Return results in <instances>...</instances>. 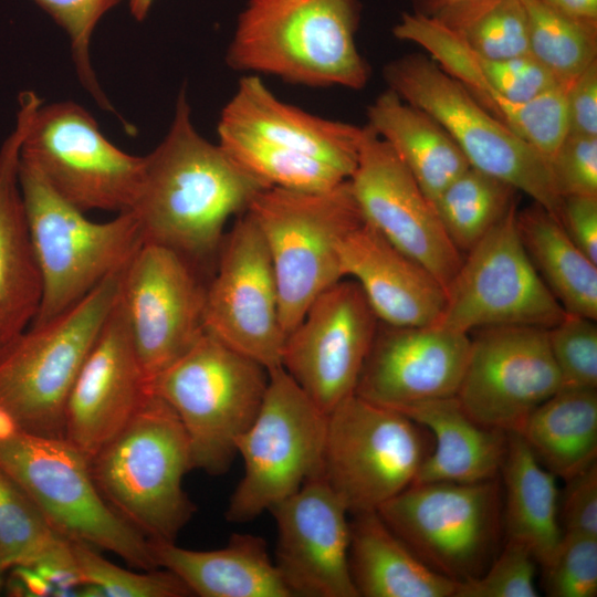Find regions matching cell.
Returning <instances> with one entry per match:
<instances>
[{
    "mask_svg": "<svg viewBox=\"0 0 597 597\" xmlns=\"http://www.w3.org/2000/svg\"><path fill=\"white\" fill-rule=\"evenodd\" d=\"M136 214L143 243L165 247L200 274L217 262L229 219L269 188L196 129L182 88L164 139L144 156Z\"/></svg>",
    "mask_w": 597,
    "mask_h": 597,
    "instance_id": "6da1fadb",
    "label": "cell"
},
{
    "mask_svg": "<svg viewBox=\"0 0 597 597\" xmlns=\"http://www.w3.org/2000/svg\"><path fill=\"white\" fill-rule=\"evenodd\" d=\"M359 17L358 0H249L226 62L290 84L362 90L369 67L356 44Z\"/></svg>",
    "mask_w": 597,
    "mask_h": 597,
    "instance_id": "7a4b0ae2",
    "label": "cell"
},
{
    "mask_svg": "<svg viewBox=\"0 0 597 597\" xmlns=\"http://www.w3.org/2000/svg\"><path fill=\"white\" fill-rule=\"evenodd\" d=\"M90 468L104 501L148 541L176 542L196 512L182 488L193 470L187 434L172 408L150 391Z\"/></svg>",
    "mask_w": 597,
    "mask_h": 597,
    "instance_id": "3957f363",
    "label": "cell"
},
{
    "mask_svg": "<svg viewBox=\"0 0 597 597\" xmlns=\"http://www.w3.org/2000/svg\"><path fill=\"white\" fill-rule=\"evenodd\" d=\"M19 184L42 280L41 304L31 324H40L69 310L124 269L143 238L134 211L105 222L92 221L21 158Z\"/></svg>",
    "mask_w": 597,
    "mask_h": 597,
    "instance_id": "277c9868",
    "label": "cell"
},
{
    "mask_svg": "<svg viewBox=\"0 0 597 597\" xmlns=\"http://www.w3.org/2000/svg\"><path fill=\"white\" fill-rule=\"evenodd\" d=\"M123 270L69 310L0 346V410L19 429L63 437L69 391L117 302Z\"/></svg>",
    "mask_w": 597,
    "mask_h": 597,
    "instance_id": "5b68a950",
    "label": "cell"
},
{
    "mask_svg": "<svg viewBox=\"0 0 597 597\" xmlns=\"http://www.w3.org/2000/svg\"><path fill=\"white\" fill-rule=\"evenodd\" d=\"M269 370L211 334L147 384L176 412L187 434L193 469L226 473L238 438L263 401Z\"/></svg>",
    "mask_w": 597,
    "mask_h": 597,
    "instance_id": "8992f818",
    "label": "cell"
},
{
    "mask_svg": "<svg viewBox=\"0 0 597 597\" xmlns=\"http://www.w3.org/2000/svg\"><path fill=\"white\" fill-rule=\"evenodd\" d=\"M268 248L287 336L312 302L344 279L338 245L364 221L348 179L318 192L269 187L245 210Z\"/></svg>",
    "mask_w": 597,
    "mask_h": 597,
    "instance_id": "52a82bcc",
    "label": "cell"
},
{
    "mask_svg": "<svg viewBox=\"0 0 597 597\" xmlns=\"http://www.w3.org/2000/svg\"><path fill=\"white\" fill-rule=\"evenodd\" d=\"M0 469L66 540L113 553L139 570L159 568L148 540L104 501L90 459L64 437L13 428L0 436Z\"/></svg>",
    "mask_w": 597,
    "mask_h": 597,
    "instance_id": "ba28073f",
    "label": "cell"
},
{
    "mask_svg": "<svg viewBox=\"0 0 597 597\" xmlns=\"http://www.w3.org/2000/svg\"><path fill=\"white\" fill-rule=\"evenodd\" d=\"M388 88L431 115L457 143L470 167L494 176L558 221L563 199L548 159L486 111L458 81L420 53L404 55L384 67Z\"/></svg>",
    "mask_w": 597,
    "mask_h": 597,
    "instance_id": "9c48e42d",
    "label": "cell"
},
{
    "mask_svg": "<svg viewBox=\"0 0 597 597\" xmlns=\"http://www.w3.org/2000/svg\"><path fill=\"white\" fill-rule=\"evenodd\" d=\"M327 415L282 367L269 370L261 407L238 438L244 473L226 519L247 523L322 475Z\"/></svg>",
    "mask_w": 597,
    "mask_h": 597,
    "instance_id": "30bf717a",
    "label": "cell"
},
{
    "mask_svg": "<svg viewBox=\"0 0 597 597\" xmlns=\"http://www.w3.org/2000/svg\"><path fill=\"white\" fill-rule=\"evenodd\" d=\"M502 500L499 478L413 483L377 513L428 567L462 583L481 576L499 553Z\"/></svg>",
    "mask_w": 597,
    "mask_h": 597,
    "instance_id": "8fae6325",
    "label": "cell"
},
{
    "mask_svg": "<svg viewBox=\"0 0 597 597\" xmlns=\"http://www.w3.org/2000/svg\"><path fill=\"white\" fill-rule=\"evenodd\" d=\"M432 448L427 428L354 394L327 415L322 478L348 513L377 511L413 483Z\"/></svg>",
    "mask_w": 597,
    "mask_h": 597,
    "instance_id": "7c38bea8",
    "label": "cell"
},
{
    "mask_svg": "<svg viewBox=\"0 0 597 597\" xmlns=\"http://www.w3.org/2000/svg\"><path fill=\"white\" fill-rule=\"evenodd\" d=\"M20 158L84 212L130 210L145 165L144 156L121 150L104 136L85 108L70 101L36 108Z\"/></svg>",
    "mask_w": 597,
    "mask_h": 597,
    "instance_id": "4fadbf2b",
    "label": "cell"
},
{
    "mask_svg": "<svg viewBox=\"0 0 597 597\" xmlns=\"http://www.w3.org/2000/svg\"><path fill=\"white\" fill-rule=\"evenodd\" d=\"M516 206L467 255L446 290L438 325L469 334L525 325L549 328L566 312L530 261L516 229Z\"/></svg>",
    "mask_w": 597,
    "mask_h": 597,
    "instance_id": "5bb4252c",
    "label": "cell"
},
{
    "mask_svg": "<svg viewBox=\"0 0 597 597\" xmlns=\"http://www.w3.org/2000/svg\"><path fill=\"white\" fill-rule=\"evenodd\" d=\"M182 256L143 243L122 272L119 303L147 384L205 331L206 286Z\"/></svg>",
    "mask_w": 597,
    "mask_h": 597,
    "instance_id": "9a60e30c",
    "label": "cell"
},
{
    "mask_svg": "<svg viewBox=\"0 0 597 597\" xmlns=\"http://www.w3.org/2000/svg\"><path fill=\"white\" fill-rule=\"evenodd\" d=\"M205 331L268 370L281 366L286 335L263 237L247 211L224 235L206 286Z\"/></svg>",
    "mask_w": 597,
    "mask_h": 597,
    "instance_id": "2e32d148",
    "label": "cell"
},
{
    "mask_svg": "<svg viewBox=\"0 0 597 597\" xmlns=\"http://www.w3.org/2000/svg\"><path fill=\"white\" fill-rule=\"evenodd\" d=\"M473 332L455 398L478 423L519 432L531 412L562 387L546 328L501 325Z\"/></svg>",
    "mask_w": 597,
    "mask_h": 597,
    "instance_id": "e0dca14e",
    "label": "cell"
},
{
    "mask_svg": "<svg viewBox=\"0 0 597 597\" xmlns=\"http://www.w3.org/2000/svg\"><path fill=\"white\" fill-rule=\"evenodd\" d=\"M379 321L362 289L339 280L286 336L281 366L326 415L355 394Z\"/></svg>",
    "mask_w": 597,
    "mask_h": 597,
    "instance_id": "ac0fdd59",
    "label": "cell"
},
{
    "mask_svg": "<svg viewBox=\"0 0 597 597\" xmlns=\"http://www.w3.org/2000/svg\"><path fill=\"white\" fill-rule=\"evenodd\" d=\"M348 184L365 222L425 266L446 291L463 255L405 164L368 125L363 126Z\"/></svg>",
    "mask_w": 597,
    "mask_h": 597,
    "instance_id": "d6986e66",
    "label": "cell"
},
{
    "mask_svg": "<svg viewBox=\"0 0 597 597\" xmlns=\"http://www.w3.org/2000/svg\"><path fill=\"white\" fill-rule=\"evenodd\" d=\"M270 512L277 526L274 564L291 597H358L348 565V511L322 475Z\"/></svg>",
    "mask_w": 597,
    "mask_h": 597,
    "instance_id": "ffe728a7",
    "label": "cell"
},
{
    "mask_svg": "<svg viewBox=\"0 0 597 597\" xmlns=\"http://www.w3.org/2000/svg\"><path fill=\"white\" fill-rule=\"evenodd\" d=\"M469 352V334L438 324L392 326L379 322L355 395L397 411L454 397Z\"/></svg>",
    "mask_w": 597,
    "mask_h": 597,
    "instance_id": "44dd1931",
    "label": "cell"
},
{
    "mask_svg": "<svg viewBox=\"0 0 597 597\" xmlns=\"http://www.w3.org/2000/svg\"><path fill=\"white\" fill-rule=\"evenodd\" d=\"M147 394L117 298L69 391L63 437L93 458L129 422Z\"/></svg>",
    "mask_w": 597,
    "mask_h": 597,
    "instance_id": "7402d4cb",
    "label": "cell"
},
{
    "mask_svg": "<svg viewBox=\"0 0 597 597\" xmlns=\"http://www.w3.org/2000/svg\"><path fill=\"white\" fill-rule=\"evenodd\" d=\"M338 256L343 276L359 285L379 322L392 326L438 323L447 298L443 286L365 220L342 239Z\"/></svg>",
    "mask_w": 597,
    "mask_h": 597,
    "instance_id": "603a6c76",
    "label": "cell"
},
{
    "mask_svg": "<svg viewBox=\"0 0 597 597\" xmlns=\"http://www.w3.org/2000/svg\"><path fill=\"white\" fill-rule=\"evenodd\" d=\"M18 102L15 125L0 147V346L31 325L42 298L19 184L21 145L42 100L24 91Z\"/></svg>",
    "mask_w": 597,
    "mask_h": 597,
    "instance_id": "cb8c5ba5",
    "label": "cell"
},
{
    "mask_svg": "<svg viewBox=\"0 0 597 597\" xmlns=\"http://www.w3.org/2000/svg\"><path fill=\"white\" fill-rule=\"evenodd\" d=\"M217 129L234 130L322 159L348 178L363 127L320 117L279 100L260 76L247 74L220 114Z\"/></svg>",
    "mask_w": 597,
    "mask_h": 597,
    "instance_id": "d4e9b609",
    "label": "cell"
},
{
    "mask_svg": "<svg viewBox=\"0 0 597 597\" xmlns=\"http://www.w3.org/2000/svg\"><path fill=\"white\" fill-rule=\"evenodd\" d=\"M159 568L174 573L200 597H291L266 542L252 534H233L224 547L195 551L176 542L148 541Z\"/></svg>",
    "mask_w": 597,
    "mask_h": 597,
    "instance_id": "484cf974",
    "label": "cell"
},
{
    "mask_svg": "<svg viewBox=\"0 0 597 597\" xmlns=\"http://www.w3.org/2000/svg\"><path fill=\"white\" fill-rule=\"evenodd\" d=\"M400 412L427 428L433 438V448L413 483H474L499 478L509 432L474 421L455 396L421 402Z\"/></svg>",
    "mask_w": 597,
    "mask_h": 597,
    "instance_id": "4316f807",
    "label": "cell"
},
{
    "mask_svg": "<svg viewBox=\"0 0 597 597\" xmlns=\"http://www.w3.org/2000/svg\"><path fill=\"white\" fill-rule=\"evenodd\" d=\"M348 565L363 597H454L458 583L419 559L377 511L353 514Z\"/></svg>",
    "mask_w": 597,
    "mask_h": 597,
    "instance_id": "83f0119b",
    "label": "cell"
},
{
    "mask_svg": "<svg viewBox=\"0 0 597 597\" xmlns=\"http://www.w3.org/2000/svg\"><path fill=\"white\" fill-rule=\"evenodd\" d=\"M367 125L398 155L433 205L470 164L449 133L427 112L387 88L367 108Z\"/></svg>",
    "mask_w": 597,
    "mask_h": 597,
    "instance_id": "f1b7e54d",
    "label": "cell"
},
{
    "mask_svg": "<svg viewBox=\"0 0 597 597\" xmlns=\"http://www.w3.org/2000/svg\"><path fill=\"white\" fill-rule=\"evenodd\" d=\"M500 474L505 494L502 521L506 540L528 547L543 567L563 536L556 475L540 463L517 432H509Z\"/></svg>",
    "mask_w": 597,
    "mask_h": 597,
    "instance_id": "f546056e",
    "label": "cell"
},
{
    "mask_svg": "<svg viewBox=\"0 0 597 597\" xmlns=\"http://www.w3.org/2000/svg\"><path fill=\"white\" fill-rule=\"evenodd\" d=\"M517 433L544 468L569 480L596 462L597 389L561 388Z\"/></svg>",
    "mask_w": 597,
    "mask_h": 597,
    "instance_id": "4dcf8cb0",
    "label": "cell"
},
{
    "mask_svg": "<svg viewBox=\"0 0 597 597\" xmlns=\"http://www.w3.org/2000/svg\"><path fill=\"white\" fill-rule=\"evenodd\" d=\"M516 229L530 261L564 311L596 321L597 264L535 202L516 211Z\"/></svg>",
    "mask_w": 597,
    "mask_h": 597,
    "instance_id": "1f68e13d",
    "label": "cell"
},
{
    "mask_svg": "<svg viewBox=\"0 0 597 597\" xmlns=\"http://www.w3.org/2000/svg\"><path fill=\"white\" fill-rule=\"evenodd\" d=\"M0 561L33 568L50 584L81 585L71 541L48 523L28 494L0 469Z\"/></svg>",
    "mask_w": 597,
    "mask_h": 597,
    "instance_id": "d6a6232c",
    "label": "cell"
},
{
    "mask_svg": "<svg viewBox=\"0 0 597 597\" xmlns=\"http://www.w3.org/2000/svg\"><path fill=\"white\" fill-rule=\"evenodd\" d=\"M510 184L469 167L434 200L433 207L449 239L467 253L516 206Z\"/></svg>",
    "mask_w": 597,
    "mask_h": 597,
    "instance_id": "836d02e7",
    "label": "cell"
},
{
    "mask_svg": "<svg viewBox=\"0 0 597 597\" xmlns=\"http://www.w3.org/2000/svg\"><path fill=\"white\" fill-rule=\"evenodd\" d=\"M450 74L501 122L513 104L531 101L558 84L531 54L489 60L469 46L458 56Z\"/></svg>",
    "mask_w": 597,
    "mask_h": 597,
    "instance_id": "e575fe53",
    "label": "cell"
},
{
    "mask_svg": "<svg viewBox=\"0 0 597 597\" xmlns=\"http://www.w3.org/2000/svg\"><path fill=\"white\" fill-rule=\"evenodd\" d=\"M217 130L222 149L268 187L318 192L331 190L348 179L335 166L313 156L243 133Z\"/></svg>",
    "mask_w": 597,
    "mask_h": 597,
    "instance_id": "d590c367",
    "label": "cell"
},
{
    "mask_svg": "<svg viewBox=\"0 0 597 597\" xmlns=\"http://www.w3.org/2000/svg\"><path fill=\"white\" fill-rule=\"evenodd\" d=\"M528 25L530 54L567 87L597 61V23L569 18L542 0H522Z\"/></svg>",
    "mask_w": 597,
    "mask_h": 597,
    "instance_id": "8d00e7d4",
    "label": "cell"
},
{
    "mask_svg": "<svg viewBox=\"0 0 597 597\" xmlns=\"http://www.w3.org/2000/svg\"><path fill=\"white\" fill-rule=\"evenodd\" d=\"M439 21L484 59L507 60L530 54L527 17L522 0H484Z\"/></svg>",
    "mask_w": 597,
    "mask_h": 597,
    "instance_id": "74e56055",
    "label": "cell"
},
{
    "mask_svg": "<svg viewBox=\"0 0 597 597\" xmlns=\"http://www.w3.org/2000/svg\"><path fill=\"white\" fill-rule=\"evenodd\" d=\"M82 585L92 586L98 596L108 597H187L192 594L168 569L135 572L103 557L101 551L85 543L71 542Z\"/></svg>",
    "mask_w": 597,
    "mask_h": 597,
    "instance_id": "f35d334b",
    "label": "cell"
},
{
    "mask_svg": "<svg viewBox=\"0 0 597 597\" xmlns=\"http://www.w3.org/2000/svg\"><path fill=\"white\" fill-rule=\"evenodd\" d=\"M67 33L75 70L82 85L105 111L115 113L102 91L91 63L90 43L100 19L122 0H33Z\"/></svg>",
    "mask_w": 597,
    "mask_h": 597,
    "instance_id": "ab89813d",
    "label": "cell"
},
{
    "mask_svg": "<svg viewBox=\"0 0 597 597\" xmlns=\"http://www.w3.org/2000/svg\"><path fill=\"white\" fill-rule=\"evenodd\" d=\"M562 387L597 389V326L594 320L567 314L546 329Z\"/></svg>",
    "mask_w": 597,
    "mask_h": 597,
    "instance_id": "60d3db41",
    "label": "cell"
},
{
    "mask_svg": "<svg viewBox=\"0 0 597 597\" xmlns=\"http://www.w3.org/2000/svg\"><path fill=\"white\" fill-rule=\"evenodd\" d=\"M544 588L551 597L597 595V537L563 533L551 561L543 567Z\"/></svg>",
    "mask_w": 597,
    "mask_h": 597,
    "instance_id": "b9f144b4",
    "label": "cell"
},
{
    "mask_svg": "<svg viewBox=\"0 0 597 597\" xmlns=\"http://www.w3.org/2000/svg\"><path fill=\"white\" fill-rule=\"evenodd\" d=\"M536 564L528 547L506 540L481 576L458 583L454 597H537Z\"/></svg>",
    "mask_w": 597,
    "mask_h": 597,
    "instance_id": "7bdbcfd3",
    "label": "cell"
},
{
    "mask_svg": "<svg viewBox=\"0 0 597 597\" xmlns=\"http://www.w3.org/2000/svg\"><path fill=\"white\" fill-rule=\"evenodd\" d=\"M549 166L562 199L597 197V137L567 135L551 158Z\"/></svg>",
    "mask_w": 597,
    "mask_h": 597,
    "instance_id": "ee69618b",
    "label": "cell"
},
{
    "mask_svg": "<svg viewBox=\"0 0 597 597\" xmlns=\"http://www.w3.org/2000/svg\"><path fill=\"white\" fill-rule=\"evenodd\" d=\"M558 500V521L563 533L597 537V462L566 481Z\"/></svg>",
    "mask_w": 597,
    "mask_h": 597,
    "instance_id": "f6af8a7d",
    "label": "cell"
},
{
    "mask_svg": "<svg viewBox=\"0 0 597 597\" xmlns=\"http://www.w3.org/2000/svg\"><path fill=\"white\" fill-rule=\"evenodd\" d=\"M568 134L597 137V61L566 87Z\"/></svg>",
    "mask_w": 597,
    "mask_h": 597,
    "instance_id": "bcb514c9",
    "label": "cell"
},
{
    "mask_svg": "<svg viewBox=\"0 0 597 597\" xmlns=\"http://www.w3.org/2000/svg\"><path fill=\"white\" fill-rule=\"evenodd\" d=\"M559 223L575 245L597 264V197L563 198Z\"/></svg>",
    "mask_w": 597,
    "mask_h": 597,
    "instance_id": "7dc6e473",
    "label": "cell"
},
{
    "mask_svg": "<svg viewBox=\"0 0 597 597\" xmlns=\"http://www.w3.org/2000/svg\"><path fill=\"white\" fill-rule=\"evenodd\" d=\"M413 12L433 19L444 17L484 0H411Z\"/></svg>",
    "mask_w": 597,
    "mask_h": 597,
    "instance_id": "c3c4849f",
    "label": "cell"
},
{
    "mask_svg": "<svg viewBox=\"0 0 597 597\" xmlns=\"http://www.w3.org/2000/svg\"><path fill=\"white\" fill-rule=\"evenodd\" d=\"M552 9L576 20L597 23V0H542Z\"/></svg>",
    "mask_w": 597,
    "mask_h": 597,
    "instance_id": "681fc988",
    "label": "cell"
},
{
    "mask_svg": "<svg viewBox=\"0 0 597 597\" xmlns=\"http://www.w3.org/2000/svg\"><path fill=\"white\" fill-rule=\"evenodd\" d=\"M154 0H129L130 12L137 21L146 18Z\"/></svg>",
    "mask_w": 597,
    "mask_h": 597,
    "instance_id": "f907efd6",
    "label": "cell"
},
{
    "mask_svg": "<svg viewBox=\"0 0 597 597\" xmlns=\"http://www.w3.org/2000/svg\"><path fill=\"white\" fill-rule=\"evenodd\" d=\"M3 572H4V569H3L1 561H0V589H1V586H2V573Z\"/></svg>",
    "mask_w": 597,
    "mask_h": 597,
    "instance_id": "816d5d0a",
    "label": "cell"
}]
</instances>
